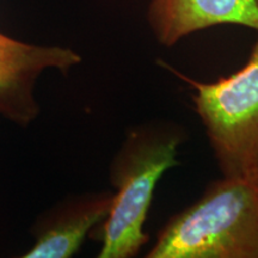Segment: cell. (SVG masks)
<instances>
[{"label":"cell","mask_w":258,"mask_h":258,"mask_svg":"<svg viewBox=\"0 0 258 258\" xmlns=\"http://www.w3.org/2000/svg\"><path fill=\"white\" fill-rule=\"evenodd\" d=\"M147 257L258 258V182H213L164 226Z\"/></svg>","instance_id":"7a4b0ae2"},{"label":"cell","mask_w":258,"mask_h":258,"mask_svg":"<svg viewBox=\"0 0 258 258\" xmlns=\"http://www.w3.org/2000/svg\"><path fill=\"white\" fill-rule=\"evenodd\" d=\"M185 131L170 121H151L128 132L110 169L115 186L110 213L103 221L101 258H129L148 241L144 225L158 180L178 165Z\"/></svg>","instance_id":"6da1fadb"},{"label":"cell","mask_w":258,"mask_h":258,"mask_svg":"<svg viewBox=\"0 0 258 258\" xmlns=\"http://www.w3.org/2000/svg\"><path fill=\"white\" fill-rule=\"evenodd\" d=\"M195 89L192 102L222 176L252 179L258 169V38L243 69L214 83L171 70Z\"/></svg>","instance_id":"3957f363"},{"label":"cell","mask_w":258,"mask_h":258,"mask_svg":"<svg viewBox=\"0 0 258 258\" xmlns=\"http://www.w3.org/2000/svg\"><path fill=\"white\" fill-rule=\"evenodd\" d=\"M114 194L101 192L71 201L60 207L47 220L36 244L25 258H69L82 246L84 239L95 226L110 213Z\"/></svg>","instance_id":"8992f818"},{"label":"cell","mask_w":258,"mask_h":258,"mask_svg":"<svg viewBox=\"0 0 258 258\" xmlns=\"http://www.w3.org/2000/svg\"><path fill=\"white\" fill-rule=\"evenodd\" d=\"M251 180H254V182H258V169H257L256 173H254L253 177H252V179H251Z\"/></svg>","instance_id":"52a82bcc"},{"label":"cell","mask_w":258,"mask_h":258,"mask_svg":"<svg viewBox=\"0 0 258 258\" xmlns=\"http://www.w3.org/2000/svg\"><path fill=\"white\" fill-rule=\"evenodd\" d=\"M147 21L154 37L165 47L222 24L258 31V0H151Z\"/></svg>","instance_id":"5b68a950"},{"label":"cell","mask_w":258,"mask_h":258,"mask_svg":"<svg viewBox=\"0 0 258 258\" xmlns=\"http://www.w3.org/2000/svg\"><path fill=\"white\" fill-rule=\"evenodd\" d=\"M80 60L67 48L34 46L0 32V112L21 124L29 123L38 112L32 89L42 71L51 67L67 73Z\"/></svg>","instance_id":"277c9868"}]
</instances>
